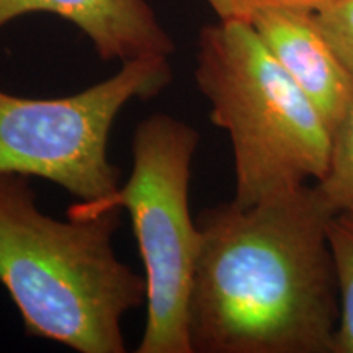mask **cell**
I'll list each match as a JSON object with an SVG mask.
<instances>
[{
  "instance_id": "obj_3",
  "label": "cell",
  "mask_w": 353,
  "mask_h": 353,
  "mask_svg": "<svg viewBox=\"0 0 353 353\" xmlns=\"http://www.w3.org/2000/svg\"><path fill=\"white\" fill-rule=\"evenodd\" d=\"M195 81L211 121L231 139L236 205L324 179L332 130L252 23L218 20L201 28Z\"/></svg>"
},
{
  "instance_id": "obj_2",
  "label": "cell",
  "mask_w": 353,
  "mask_h": 353,
  "mask_svg": "<svg viewBox=\"0 0 353 353\" xmlns=\"http://www.w3.org/2000/svg\"><path fill=\"white\" fill-rule=\"evenodd\" d=\"M120 208L77 205L44 214L30 176L0 174V283L25 334L81 353H125L121 321L148 303V283L117 257Z\"/></svg>"
},
{
  "instance_id": "obj_6",
  "label": "cell",
  "mask_w": 353,
  "mask_h": 353,
  "mask_svg": "<svg viewBox=\"0 0 353 353\" xmlns=\"http://www.w3.org/2000/svg\"><path fill=\"white\" fill-rule=\"evenodd\" d=\"M39 12L76 25L103 61L125 64L175 51L149 0H0V32L13 20Z\"/></svg>"
},
{
  "instance_id": "obj_11",
  "label": "cell",
  "mask_w": 353,
  "mask_h": 353,
  "mask_svg": "<svg viewBox=\"0 0 353 353\" xmlns=\"http://www.w3.org/2000/svg\"><path fill=\"white\" fill-rule=\"evenodd\" d=\"M214 12L218 20L252 21L260 13L281 8L317 12L334 0H203Z\"/></svg>"
},
{
  "instance_id": "obj_1",
  "label": "cell",
  "mask_w": 353,
  "mask_h": 353,
  "mask_svg": "<svg viewBox=\"0 0 353 353\" xmlns=\"http://www.w3.org/2000/svg\"><path fill=\"white\" fill-rule=\"evenodd\" d=\"M334 214L317 183L201 211L188 299L192 353H334Z\"/></svg>"
},
{
  "instance_id": "obj_7",
  "label": "cell",
  "mask_w": 353,
  "mask_h": 353,
  "mask_svg": "<svg viewBox=\"0 0 353 353\" xmlns=\"http://www.w3.org/2000/svg\"><path fill=\"white\" fill-rule=\"evenodd\" d=\"M250 23L334 130L353 95V74L322 33L316 12L268 10Z\"/></svg>"
},
{
  "instance_id": "obj_5",
  "label": "cell",
  "mask_w": 353,
  "mask_h": 353,
  "mask_svg": "<svg viewBox=\"0 0 353 353\" xmlns=\"http://www.w3.org/2000/svg\"><path fill=\"white\" fill-rule=\"evenodd\" d=\"M200 134L188 123L156 113L132 136V172L118 192L144 263L148 317L138 353H192L188 299L198 252L190 214V180Z\"/></svg>"
},
{
  "instance_id": "obj_4",
  "label": "cell",
  "mask_w": 353,
  "mask_h": 353,
  "mask_svg": "<svg viewBox=\"0 0 353 353\" xmlns=\"http://www.w3.org/2000/svg\"><path fill=\"white\" fill-rule=\"evenodd\" d=\"M170 82L169 57L152 56L128 61L76 95L26 99L0 90V174L50 180L85 208H120L110 132L130 101L151 100Z\"/></svg>"
},
{
  "instance_id": "obj_9",
  "label": "cell",
  "mask_w": 353,
  "mask_h": 353,
  "mask_svg": "<svg viewBox=\"0 0 353 353\" xmlns=\"http://www.w3.org/2000/svg\"><path fill=\"white\" fill-rule=\"evenodd\" d=\"M317 187L335 213H353V95L332 130L327 172Z\"/></svg>"
},
{
  "instance_id": "obj_10",
  "label": "cell",
  "mask_w": 353,
  "mask_h": 353,
  "mask_svg": "<svg viewBox=\"0 0 353 353\" xmlns=\"http://www.w3.org/2000/svg\"><path fill=\"white\" fill-rule=\"evenodd\" d=\"M322 33L353 74V0H334L316 12Z\"/></svg>"
},
{
  "instance_id": "obj_8",
  "label": "cell",
  "mask_w": 353,
  "mask_h": 353,
  "mask_svg": "<svg viewBox=\"0 0 353 353\" xmlns=\"http://www.w3.org/2000/svg\"><path fill=\"white\" fill-rule=\"evenodd\" d=\"M339 283V327L334 353H353V213H335L329 224Z\"/></svg>"
}]
</instances>
